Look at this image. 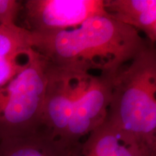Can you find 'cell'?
I'll list each match as a JSON object with an SVG mask.
<instances>
[{"mask_svg": "<svg viewBox=\"0 0 156 156\" xmlns=\"http://www.w3.org/2000/svg\"><path fill=\"white\" fill-rule=\"evenodd\" d=\"M106 120L156 156V51L147 46L115 76Z\"/></svg>", "mask_w": 156, "mask_h": 156, "instance_id": "2", "label": "cell"}, {"mask_svg": "<svg viewBox=\"0 0 156 156\" xmlns=\"http://www.w3.org/2000/svg\"><path fill=\"white\" fill-rule=\"evenodd\" d=\"M80 144L70 145L42 129L31 135L0 141V156H75Z\"/></svg>", "mask_w": 156, "mask_h": 156, "instance_id": "9", "label": "cell"}, {"mask_svg": "<svg viewBox=\"0 0 156 156\" xmlns=\"http://www.w3.org/2000/svg\"><path fill=\"white\" fill-rule=\"evenodd\" d=\"M75 156H145L131 138L106 122L82 141Z\"/></svg>", "mask_w": 156, "mask_h": 156, "instance_id": "7", "label": "cell"}, {"mask_svg": "<svg viewBox=\"0 0 156 156\" xmlns=\"http://www.w3.org/2000/svg\"><path fill=\"white\" fill-rule=\"evenodd\" d=\"M116 73L92 75L74 103L64 142L73 146L80 145L106 122Z\"/></svg>", "mask_w": 156, "mask_h": 156, "instance_id": "5", "label": "cell"}, {"mask_svg": "<svg viewBox=\"0 0 156 156\" xmlns=\"http://www.w3.org/2000/svg\"><path fill=\"white\" fill-rule=\"evenodd\" d=\"M105 11L111 17L145 35L156 42L155 0H104Z\"/></svg>", "mask_w": 156, "mask_h": 156, "instance_id": "8", "label": "cell"}, {"mask_svg": "<svg viewBox=\"0 0 156 156\" xmlns=\"http://www.w3.org/2000/svg\"><path fill=\"white\" fill-rule=\"evenodd\" d=\"M21 2L16 0H0V26L15 24Z\"/></svg>", "mask_w": 156, "mask_h": 156, "instance_id": "11", "label": "cell"}, {"mask_svg": "<svg viewBox=\"0 0 156 156\" xmlns=\"http://www.w3.org/2000/svg\"><path fill=\"white\" fill-rule=\"evenodd\" d=\"M49 63L31 48L23 69L0 88V141L42 129Z\"/></svg>", "mask_w": 156, "mask_h": 156, "instance_id": "3", "label": "cell"}, {"mask_svg": "<svg viewBox=\"0 0 156 156\" xmlns=\"http://www.w3.org/2000/svg\"><path fill=\"white\" fill-rule=\"evenodd\" d=\"M31 48L30 30L16 24L0 26V63L24 56Z\"/></svg>", "mask_w": 156, "mask_h": 156, "instance_id": "10", "label": "cell"}, {"mask_svg": "<svg viewBox=\"0 0 156 156\" xmlns=\"http://www.w3.org/2000/svg\"><path fill=\"white\" fill-rule=\"evenodd\" d=\"M104 0H28L25 2L26 19L30 28L37 33L69 30L87 19L108 15Z\"/></svg>", "mask_w": 156, "mask_h": 156, "instance_id": "6", "label": "cell"}, {"mask_svg": "<svg viewBox=\"0 0 156 156\" xmlns=\"http://www.w3.org/2000/svg\"><path fill=\"white\" fill-rule=\"evenodd\" d=\"M148 43L135 29L109 15L93 17L69 30L31 31L32 48L51 65L83 74H116Z\"/></svg>", "mask_w": 156, "mask_h": 156, "instance_id": "1", "label": "cell"}, {"mask_svg": "<svg viewBox=\"0 0 156 156\" xmlns=\"http://www.w3.org/2000/svg\"><path fill=\"white\" fill-rule=\"evenodd\" d=\"M91 76L60 69L49 63L42 129L54 137L64 142L74 103Z\"/></svg>", "mask_w": 156, "mask_h": 156, "instance_id": "4", "label": "cell"}]
</instances>
